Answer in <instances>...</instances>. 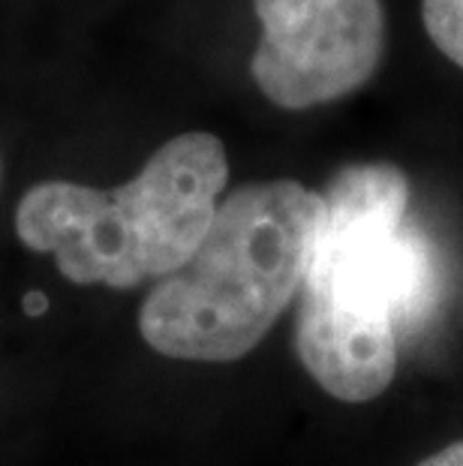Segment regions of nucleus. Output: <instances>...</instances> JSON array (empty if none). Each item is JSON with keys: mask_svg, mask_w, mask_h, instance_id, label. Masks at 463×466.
<instances>
[{"mask_svg": "<svg viewBox=\"0 0 463 466\" xmlns=\"http://www.w3.org/2000/svg\"><path fill=\"white\" fill-rule=\"evenodd\" d=\"M421 18L433 46L463 69V0H421Z\"/></svg>", "mask_w": 463, "mask_h": 466, "instance_id": "5", "label": "nucleus"}, {"mask_svg": "<svg viewBox=\"0 0 463 466\" xmlns=\"http://www.w3.org/2000/svg\"><path fill=\"white\" fill-rule=\"evenodd\" d=\"M0 177H4V160H0Z\"/></svg>", "mask_w": 463, "mask_h": 466, "instance_id": "7", "label": "nucleus"}, {"mask_svg": "<svg viewBox=\"0 0 463 466\" xmlns=\"http://www.w3.org/2000/svg\"><path fill=\"white\" fill-rule=\"evenodd\" d=\"M322 226V193L292 177L232 190L186 265L145 295L142 340L175 361H241L298 299Z\"/></svg>", "mask_w": 463, "mask_h": 466, "instance_id": "2", "label": "nucleus"}, {"mask_svg": "<svg viewBox=\"0 0 463 466\" xmlns=\"http://www.w3.org/2000/svg\"><path fill=\"white\" fill-rule=\"evenodd\" d=\"M416 466H463V440L446 445V449H439L437 454H430V458Z\"/></svg>", "mask_w": 463, "mask_h": 466, "instance_id": "6", "label": "nucleus"}, {"mask_svg": "<svg viewBox=\"0 0 463 466\" xmlns=\"http://www.w3.org/2000/svg\"><path fill=\"white\" fill-rule=\"evenodd\" d=\"M262 36L250 61L274 106L304 112L356 94L386 55L382 0H253Z\"/></svg>", "mask_w": 463, "mask_h": 466, "instance_id": "4", "label": "nucleus"}, {"mask_svg": "<svg viewBox=\"0 0 463 466\" xmlns=\"http://www.w3.org/2000/svg\"><path fill=\"white\" fill-rule=\"evenodd\" d=\"M229 181V157L214 133L169 138L133 181L115 190L39 181L15 208V235L52 256L75 286L136 289L160 283L208 235Z\"/></svg>", "mask_w": 463, "mask_h": 466, "instance_id": "3", "label": "nucleus"}, {"mask_svg": "<svg viewBox=\"0 0 463 466\" xmlns=\"http://www.w3.org/2000/svg\"><path fill=\"white\" fill-rule=\"evenodd\" d=\"M325 226L298 292L295 352L334 400H377L398 373V329L437 292L428 241L407 223L409 177L352 163L322 193Z\"/></svg>", "mask_w": 463, "mask_h": 466, "instance_id": "1", "label": "nucleus"}]
</instances>
